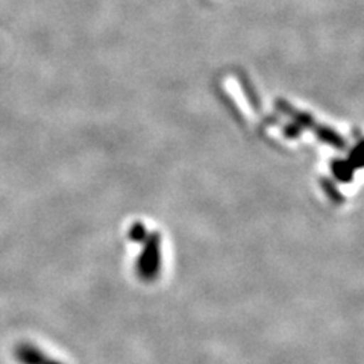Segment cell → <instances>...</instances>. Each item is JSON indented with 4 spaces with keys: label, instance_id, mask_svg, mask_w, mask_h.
<instances>
[{
    "label": "cell",
    "instance_id": "4",
    "mask_svg": "<svg viewBox=\"0 0 364 364\" xmlns=\"http://www.w3.org/2000/svg\"><path fill=\"white\" fill-rule=\"evenodd\" d=\"M313 131L317 135L318 140L329 144V146H333L334 149H338V151L346 149V140L340 134H337L334 129L328 128V127H321V124H316Z\"/></svg>",
    "mask_w": 364,
    "mask_h": 364
},
{
    "label": "cell",
    "instance_id": "2",
    "mask_svg": "<svg viewBox=\"0 0 364 364\" xmlns=\"http://www.w3.org/2000/svg\"><path fill=\"white\" fill-rule=\"evenodd\" d=\"M16 358L20 364H63L48 357L41 349L31 343H20L16 348Z\"/></svg>",
    "mask_w": 364,
    "mask_h": 364
},
{
    "label": "cell",
    "instance_id": "3",
    "mask_svg": "<svg viewBox=\"0 0 364 364\" xmlns=\"http://www.w3.org/2000/svg\"><path fill=\"white\" fill-rule=\"evenodd\" d=\"M275 105H277V108H278L282 114H286V116H289L296 124H298L299 128H304V129H314V127L317 124L316 120L310 116V114L298 111L296 108H293L290 104H287L286 100L279 99V100L275 102Z\"/></svg>",
    "mask_w": 364,
    "mask_h": 364
},
{
    "label": "cell",
    "instance_id": "1",
    "mask_svg": "<svg viewBox=\"0 0 364 364\" xmlns=\"http://www.w3.org/2000/svg\"><path fill=\"white\" fill-rule=\"evenodd\" d=\"M161 267V235L147 234L143 242V250L136 259V273L143 281H154Z\"/></svg>",
    "mask_w": 364,
    "mask_h": 364
},
{
    "label": "cell",
    "instance_id": "7",
    "mask_svg": "<svg viewBox=\"0 0 364 364\" xmlns=\"http://www.w3.org/2000/svg\"><path fill=\"white\" fill-rule=\"evenodd\" d=\"M322 188L325 190V193L328 195V198L331 199L334 203H340L343 202V196H341V193L338 191L337 186L334 184V182L328 181V179H322Z\"/></svg>",
    "mask_w": 364,
    "mask_h": 364
},
{
    "label": "cell",
    "instance_id": "5",
    "mask_svg": "<svg viewBox=\"0 0 364 364\" xmlns=\"http://www.w3.org/2000/svg\"><path fill=\"white\" fill-rule=\"evenodd\" d=\"M333 173L337 181L340 182H349L354 176V167H352L348 161H341V159H336L331 164Z\"/></svg>",
    "mask_w": 364,
    "mask_h": 364
},
{
    "label": "cell",
    "instance_id": "10",
    "mask_svg": "<svg viewBox=\"0 0 364 364\" xmlns=\"http://www.w3.org/2000/svg\"><path fill=\"white\" fill-rule=\"evenodd\" d=\"M299 132H301V129L296 123L289 124V127L284 128V134H286V136H289V139H298Z\"/></svg>",
    "mask_w": 364,
    "mask_h": 364
},
{
    "label": "cell",
    "instance_id": "8",
    "mask_svg": "<svg viewBox=\"0 0 364 364\" xmlns=\"http://www.w3.org/2000/svg\"><path fill=\"white\" fill-rule=\"evenodd\" d=\"M147 234H149V232H147L146 226L143 223H140V222L134 223L131 226V230H129V238H131L132 242H136V243H143L144 238L147 237Z\"/></svg>",
    "mask_w": 364,
    "mask_h": 364
},
{
    "label": "cell",
    "instance_id": "6",
    "mask_svg": "<svg viewBox=\"0 0 364 364\" xmlns=\"http://www.w3.org/2000/svg\"><path fill=\"white\" fill-rule=\"evenodd\" d=\"M240 84H242V88L245 90V93H246V96H247V99L250 102V105L255 108V111H259L261 104H259V99H258L257 91L252 88V84H250L245 76L243 77L240 76Z\"/></svg>",
    "mask_w": 364,
    "mask_h": 364
},
{
    "label": "cell",
    "instance_id": "9",
    "mask_svg": "<svg viewBox=\"0 0 364 364\" xmlns=\"http://www.w3.org/2000/svg\"><path fill=\"white\" fill-rule=\"evenodd\" d=\"M349 164L354 167V168H358V167H361L363 166V161H361V144H357L355 146V149L350 152V155H349Z\"/></svg>",
    "mask_w": 364,
    "mask_h": 364
}]
</instances>
